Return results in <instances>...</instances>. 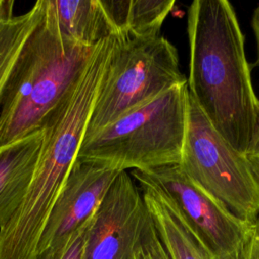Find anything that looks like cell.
Returning <instances> with one entry per match:
<instances>
[{
	"label": "cell",
	"mask_w": 259,
	"mask_h": 259,
	"mask_svg": "<svg viewBox=\"0 0 259 259\" xmlns=\"http://www.w3.org/2000/svg\"><path fill=\"white\" fill-rule=\"evenodd\" d=\"M102 3L115 35L136 37L159 35L175 5L173 0H102Z\"/></svg>",
	"instance_id": "obj_13"
},
{
	"label": "cell",
	"mask_w": 259,
	"mask_h": 259,
	"mask_svg": "<svg viewBox=\"0 0 259 259\" xmlns=\"http://www.w3.org/2000/svg\"><path fill=\"white\" fill-rule=\"evenodd\" d=\"M131 176L163 191L215 259H224L232 254L252 224L234 215L190 179L179 164L146 171L132 170Z\"/></svg>",
	"instance_id": "obj_7"
},
{
	"label": "cell",
	"mask_w": 259,
	"mask_h": 259,
	"mask_svg": "<svg viewBox=\"0 0 259 259\" xmlns=\"http://www.w3.org/2000/svg\"><path fill=\"white\" fill-rule=\"evenodd\" d=\"M116 36L100 41L80 77L41 126L38 160L24 198L0 228V259H37L52 207L77 158Z\"/></svg>",
	"instance_id": "obj_2"
},
{
	"label": "cell",
	"mask_w": 259,
	"mask_h": 259,
	"mask_svg": "<svg viewBox=\"0 0 259 259\" xmlns=\"http://www.w3.org/2000/svg\"><path fill=\"white\" fill-rule=\"evenodd\" d=\"M92 218L83 227L71 235L63 244L46 251L40 254L37 259H82L86 236Z\"/></svg>",
	"instance_id": "obj_15"
},
{
	"label": "cell",
	"mask_w": 259,
	"mask_h": 259,
	"mask_svg": "<svg viewBox=\"0 0 259 259\" xmlns=\"http://www.w3.org/2000/svg\"><path fill=\"white\" fill-rule=\"evenodd\" d=\"M179 166L238 219L253 223L259 215V184L245 156L214 130L189 93Z\"/></svg>",
	"instance_id": "obj_6"
},
{
	"label": "cell",
	"mask_w": 259,
	"mask_h": 259,
	"mask_svg": "<svg viewBox=\"0 0 259 259\" xmlns=\"http://www.w3.org/2000/svg\"><path fill=\"white\" fill-rule=\"evenodd\" d=\"M152 221L141 188L131 174L121 171L91 220L82 259H134Z\"/></svg>",
	"instance_id": "obj_8"
},
{
	"label": "cell",
	"mask_w": 259,
	"mask_h": 259,
	"mask_svg": "<svg viewBox=\"0 0 259 259\" xmlns=\"http://www.w3.org/2000/svg\"><path fill=\"white\" fill-rule=\"evenodd\" d=\"M252 28L255 34V38H256V45H257V56H258V66H259V4L257 5V7L255 8L254 12H253V16H252Z\"/></svg>",
	"instance_id": "obj_19"
},
{
	"label": "cell",
	"mask_w": 259,
	"mask_h": 259,
	"mask_svg": "<svg viewBox=\"0 0 259 259\" xmlns=\"http://www.w3.org/2000/svg\"><path fill=\"white\" fill-rule=\"evenodd\" d=\"M176 48L163 35H117L83 139L186 83Z\"/></svg>",
	"instance_id": "obj_5"
},
{
	"label": "cell",
	"mask_w": 259,
	"mask_h": 259,
	"mask_svg": "<svg viewBox=\"0 0 259 259\" xmlns=\"http://www.w3.org/2000/svg\"><path fill=\"white\" fill-rule=\"evenodd\" d=\"M13 7V0H0V105L18 56L39 20L41 0L19 15H14Z\"/></svg>",
	"instance_id": "obj_14"
},
{
	"label": "cell",
	"mask_w": 259,
	"mask_h": 259,
	"mask_svg": "<svg viewBox=\"0 0 259 259\" xmlns=\"http://www.w3.org/2000/svg\"><path fill=\"white\" fill-rule=\"evenodd\" d=\"M119 173L76 158L46 223L37 247V257L63 244L94 215Z\"/></svg>",
	"instance_id": "obj_9"
},
{
	"label": "cell",
	"mask_w": 259,
	"mask_h": 259,
	"mask_svg": "<svg viewBox=\"0 0 259 259\" xmlns=\"http://www.w3.org/2000/svg\"><path fill=\"white\" fill-rule=\"evenodd\" d=\"M95 47L80 45L65 35L50 0H41L39 20L26 39L3 93L0 145L41 128L47 116L80 77Z\"/></svg>",
	"instance_id": "obj_3"
},
{
	"label": "cell",
	"mask_w": 259,
	"mask_h": 259,
	"mask_svg": "<svg viewBox=\"0 0 259 259\" xmlns=\"http://www.w3.org/2000/svg\"><path fill=\"white\" fill-rule=\"evenodd\" d=\"M138 183L171 259H215L163 191L145 181Z\"/></svg>",
	"instance_id": "obj_11"
},
{
	"label": "cell",
	"mask_w": 259,
	"mask_h": 259,
	"mask_svg": "<svg viewBox=\"0 0 259 259\" xmlns=\"http://www.w3.org/2000/svg\"><path fill=\"white\" fill-rule=\"evenodd\" d=\"M224 259H259V215L251 224L239 247Z\"/></svg>",
	"instance_id": "obj_17"
},
{
	"label": "cell",
	"mask_w": 259,
	"mask_h": 259,
	"mask_svg": "<svg viewBox=\"0 0 259 259\" xmlns=\"http://www.w3.org/2000/svg\"><path fill=\"white\" fill-rule=\"evenodd\" d=\"M44 139L39 128L19 140L0 145V228L21 204L30 184Z\"/></svg>",
	"instance_id": "obj_10"
},
{
	"label": "cell",
	"mask_w": 259,
	"mask_h": 259,
	"mask_svg": "<svg viewBox=\"0 0 259 259\" xmlns=\"http://www.w3.org/2000/svg\"><path fill=\"white\" fill-rule=\"evenodd\" d=\"M244 156L251 168L255 180L259 184V116L249 149Z\"/></svg>",
	"instance_id": "obj_18"
},
{
	"label": "cell",
	"mask_w": 259,
	"mask_h": 259,
	"mask_svg": "<svg viewBox=\"0 0 259 259\" xmlns=\"http://www.w3.org/2000/svg\"><path fill=\"white\" fill-rule=\"evenodd\" d=\"M134 259H171L153 221L141 237L134 253Z\"/></svg>",
	"instance_id": "obj_16"
},
{
	"label": "cell",
	"mask_w": 259,
	"mask_h": 259,
	"mask_svg": "<svg viewBox=\"0 0 259 259\" xmlns=\"http://www.w3.org/2000/svg\"><path fill=\"white\" fill-rule=\"evenodd\" d=\"M187 89L214 130L245 155L259 116L245 38L227 0H195L187 10Z\"/></svg>",
	"instance_id": "obj_1"
},
{
	"label": "cell",
	"mask_w": 259,
	"mask_h": 259,
	"mask_svg": "<svg viewBox=\"0 0 259 259\" xmlns=\"http://www.w3.org/2000/svg\"><path fill=\"white\" fill-rule=\"evenodd\" d=\"M63 33L72 40L95 47L115 35L102 0H50ZM116 36V35H115Z\"/></svg>",
	"instance_id": "obj_12"
},
{
	"label": "cell",
	"mask_w": 259,
	"mask_h": 259,
	"mask_svg": "<svg viewBox=\"0 0 259 259\" xmlns=\"http://www.w3.org/2000/svg\"><path fill=\"white\" fill-rule=\"evenodd\" d=\"M188 111L187 82L126 112L82 140L77 159L117 170L180 163Z\"/></svg>",
	"instance_id": "obj_4"
}]
</instances>
